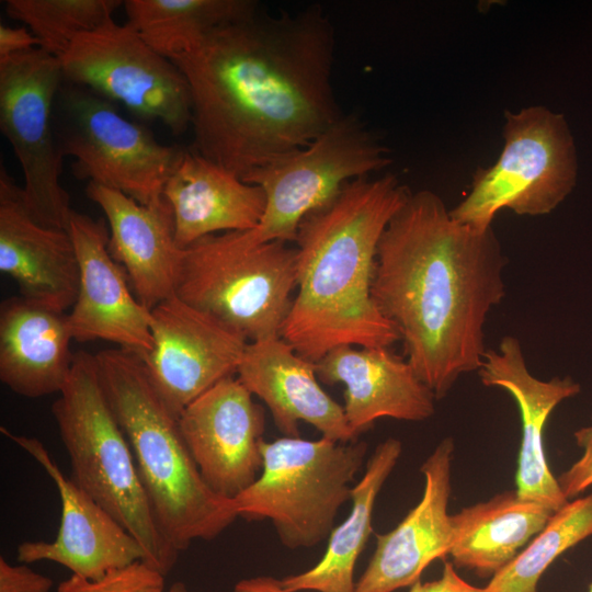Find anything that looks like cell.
<instances>
[{"instance_id": "1", "label": "cell", "mask_w": 592, "mask_h": 592, "mask_svg": "<svg viewBox=\"0 0 592 592\" xmlns=\"http://www.w3.org/2000/svg\"><path fill=\"white\" fill-rule=\"evenodd\" d=\"M334 46L333 25L314 4L259 10L171 58L190 89L191 148L242 180L307 147L343 115Z\"/></svg>"}, {"instance_id": "2", "label": "cell", "mask_w": 592, "mask_h": 592, "mask_svg": "<svg viewBox=\"0 0 592 592\" xmlns=\"http://www.w3.org/2000/svg\"><path fill=\"white\" fill-rule=\"evenodd\" d=\"M506 260L492 227L459 223L429 190L411 193L384 230L372 298L436 400L479 369L487 316L505 294Z\"/></svg>"}, {"instance_id": "3", "label": "cell", "mask_w": 592, "mask_h": 592, "mask_svg": "<svg viewBox=\"0 0 592 592\" xmlns=\"http://www.w3.org/2000/svg\"><path fill=\"white\" fill-rule=\"evenodd\" d=\"M411 192L392 174L346 183L296 238L297 288L281 338L316 363L341 345L390 348L400 337L371 294L378 242Z\"/></svg>"}, {"instance_id": "4", "label": "cell", "mask_w": 592, "mask_h": 592, "mask_svg": "<svg viewBox=\"0 0 592 592\" xmlns=\"http://www.w3.org/2000/svg\"><path fill=\"white\" fill-rule=\"evenodd\" d=\"M95 357L162 534L179 553L196 539H214L238 519L232 499L215 493L202 478L178 418L156 390L144 361L121 348Z\"/></svg>"}, {"instance_id": "5", "label": "cell", "mask_w": 592, "mask_h": 592, "mask_svg": "<svg viewBox=\"0 0 592 592\" xmlns=\"http://www.w3.org/2000/svg\"><path fill=\"white\" fill-rule=\"evenodd\" d=\"M52 413L70 458L72 482L134 536L145 551L144 562L168 574L180 553L156 522L130 445L102 387L95 354H73Z\"/></svg>"}, {"instance_id": "6", "label": "cell", "mask_w": 592, "mask_h": 592, "mask_svg": "<svg viewBox=\"0 0 592 592\" xmlns=\"http://www.w3.org/2000/svg\"><path fill=\"white\" fill-rule=\"evenodd\" d=\"M296 288V248L287 242L228 231L180 251L174 295L248 342L281 337Z\"/></svg>"}, {"instance_id": "7", "label": "cell", "mask_w": 592, "mask_h": 592, "mask_svg": "<svg viewBox=\"0 0 592 592\" xmlns=\"http://www.w3.org/2000/svg\"><path fill=\"white\" fill-rule=\"evenodd\" d=\"M260 477L232 499L238 517L270 520L283 546L309 548L330 536L351 500L367 443L282 437L263 441Z\"/></svg>"}, {"instance_id": "8", "label": "cell", "mask_w": 592, "mask_h": 592, "mask_svg": "<svg viewBox=\"0 0 592 592\" xmlns=\"http://www.w3.org/2000/svg\"><path fill=\"white\" fill-rule=\"evenodd\" d=\"M503 139L498 160L476 170L469 193L449 209L459 223L489 229L502 209L546 215L574 187L577 151L562 114L540 105L505 111Z\"/></svg>"}, {"instance_id": "9", "label": "cell", "mask_w": 592, "mask_h": 592, "mask_svg": "<svg viewBox=\"0 0 592 592\" xmlns=\"http://www.w3.org/2000/svg\"><path fill=\"white\" fill-rule=\"evenodd\" d=\"M54 129L60 155L73 159L75 177L119 191L141 205L162 200L184 151L159 143L148 129L123 117L113 102L65 81L55 102Z\"/></svg>"}, {"instance_id": "10", "label": "cell", "mask_w": 592, "mask_h": 592, "mask_svg": "<svg viewBox=\"0 0 592 592\" xmlns=\"http://www.w3.org/2000/svg\"><path fill=\"white\" fill-rule=\"evenodd\" d=\"M388 149L355 112L343 114L307 147L242 180L266 198L262 219L247 230L255 243L295 242L301 220L330 202L349 182L386 168Z\"/></svg>"}, {"instance_id": "11", "label": "cell", "mask_w": 592, "mask_h": 592, "mask_svg": "<svg viewBox=\"0 0 592 592\" xmlns=\"http://www.w3.org/2000/svg\"><path fill=\"white\" fill-rule=\"evenodd\" d=\"M62 83L60 59L39 47L0 59V129L22 168L25 204L38 224L68 230L73 209L54 129Z\"/></svg>"}, {"instance_id": "12", "label": "cell", "mask_w": 592, "mask_h": 592, "mask_svg": "<svg viewBox=\"0 0 592 592\" xmlns=\"http://www.w3.org/2000/svg\"><path fill=\"white\" fill-rule=\"evenodd\" d=\"M59 59L65 82L118 102L141 119L159 121L173 135L191 125L192 101L183 73L127 23L109 19L76 37Z\"/></svg>"}, {"instance_id": "13", "label": "cell", "mask_w": 592, "mask_h": 592, "mask_svg": "<svg viewBox=\"0 0 592 592\" xmlns=\"http://www.w3.org/2000/svg\"><path fill=\"white\" fill-rule=\"evenodd\" d=\"M150 314L153 348L139 356L156 390L179 418L193 400L237 374L249 342L175 295Z\"/></svg>"}, {"instance_id": "14", "label": "cell", "mask_w": 592, "mask_h": 592, "mask_svg": "<svg viewBox=\"0 0 592 592\" xmlns=\"http://www.w3.org/2000/svg\"><path fill=\"white\" fill-rule=\"evenodd\" d=\"M252 396L230 376L193 400L178 418L202 478L223 498H236L262 469L265 413Z\"/></svg>"}, {"instance_id": "15", "label": "cell", "mask_w": 592, "mask_h": 592, "mask_svg": "<svg viewBox=\"0 0 592 592\" xmlns=\"http://www.w3.org/2000/svg\"><path fill=\"white\" fill-rule=\"evenodd\" d=\"M68 231L79 264V288L67 312L72 339L102 340L140 356L153 348L151 314L127 286L126 274L112 258L104 219L72 210Z\"/></svg>"}, {"instance_id": "16", "label": "cell", "mask_w": 592, "mask_h": 592, "mask_svg": "<svg viewBox=\"0 0 592 592\" xmlns=\"http://www.w3.org/2000/svg\"><path fill=\"white\" fill-rule=\"evenodd\" d=\"M0 431L44 468L61 503L55 540L21 543L19 561H54L88 580H98L112 570L145 561V551L134 536L64 475L39 440L13 434L3 426Z\"/></svg>"}, {"instance_id": "17", "label": "cell", "mask_w": 592, "mask_h": 592, "mask_svg": "<svg viewBox=\"0 0 592 592\" xmlns=\"http://www.w3.org/2000/svg\"><path fill=\"white\" fill-rule=\"evenodd\" d=\"M454 443L443 439L421 466L420 502L390 532L376 535V549L355 592H394L420 580L435 559L449 555L453 520L447 512Z\"/></svg>"}, {"instance_id": "18", "label": "cell", "mask_w": 592, "mask_h": 592, "mask_svg": "<svg viewBox=\"0 0 592 592\" xmlns=\"http://www.w3.org/2000/svg\"><path fill=\"white\" fill-rule=\"evenodd\" d=\"M481 383L499 387L515 400L522 423V440L515 474V492L522 499L538 502L553 511L569 500L548 467L544 431L554 409L580 392V384L570 376L542 380L528 369L520 340L501 339L497 349H487L477 371Z\"/></svg>"}, {"instance_id": "19", "label": "cell", "mask_w": 592, "mask_h": 592, "mask_svg": "<svg viewBox=\"0 0 592 592\" xmlns=\"http://www.w3.org/2000/svg\"><path fill=\"white\" fill-rule=\"evenodd\" d=\"M0 271L19 285L20 295L67 312L77 298L79 264L68 230L38 224L23 189L1 166Z\"/></svg>"}, {"instance_id": "20", "label": "cell", "mask_w": 592, "mask_h": 592, "mask_svg": "<svg viewBox=\"0 0 592 592\" xmlns=\"http://www.w3.org/2000/svg\"><path fill=\"white\" fill-rule=\"evenodd\" d=\"M314 364L319 382L345 386L344 414L357 435L380 418L424 421L435 411L433 391L390 348L341 345Z\"/></svg>"}, {"instance_id": "21", "label": "cell", "mask_w": 592, "mask_h": 592, "mask_svg": "<svg viewBox=\"0 0 592 592\" xmlns=\"http://www.w3.org/2000/svg\"><path fill=\"white\" fill-rule=\"evenodd\" d=\"M237 378L266 405L284 436L299 437L298 424L304 421L323 437L342 443L357 440L343 406L321 388L315 364L281 337L249 342Z\"/></svg>"}, {"instance_id": "22", "label": "cell", "mask_w": 592, "mask_h": 592, "mask_svg": "<svg viewBox=\"0 0 592 592\" xmlns=\"http://www.w3.org/2000/svg\"><path fill=\"white\" fill-rule=\"evenodd\" d=\"M87 196L104 213L109 251L124 269L138 301L151 310L174 295L181 249L175 242L173 212L168 201L141 205L103 185L88 182Z\"/></svg>"}, {"instance_id": "23", "label": "cell", "mask_w": 592, "mask_h": 592, "mask_svg": "<svg viewBox=\"0 0 592 592\" xmlns=\"http://www.w3.org/2000/svg\"><path fill=\"white\" fill-rule=\"evenodd\" d=\"M162 196L172 208L180 249L209 235L257 228L266 205L259 185L244 182L191 147L184 149Z\"/></svg>"}, {"instance_id": "24", "label": "cell", "mask_w": 592, "mask_h": 592, "mask_svg": "<svg viewBox=\"0 0 592 592\" xmlns=\"http://www.w3.org/2000/svg\"><path fill=\"white\" fill-rule=\"evenodd\" d=\"M73 340L67 312L23 296L0 305V379L14 394L60 392L71 369Z\"/></svg>"}, {"instance_id": "25", "label": "cell", "mask_w": 592, "mask_h": 592, "mask_svg": "<svg viewBox=\"0 0 592 592\" xmlns=\"http://www.w3.org/2000/svg\"><path fill=\"white\" fill-rule=\"evenodd\" d=\"M555 511L505 491L452 515L453 563L494 576L546 525Z\"/></svg>"}, {"instance_id": "26", "label": "cell", "mask_w": 592, "mask_h": 592, "mask_svg": "<svg viewBox=\"0 0 592 592\" xmlns=\"http://www.w3.org/2000/svg\"><path fill=\"white\" fill-rule=\"evenodd\" d=\"M401 452L402 444L395 437L377 445L352 488L351 512L331 532L322 558L306 571L280 579L287 592H355L354 568L372 534L375 501Z\"/></svg>"}, {"instance_id": "27", "label": "cell", "mask_w": 592, "mask_h": 592, "mask_svg": "<svg viewBox=\"0 0 592 592\" xmlns=\"http://www.w3.org/2000/svg\"><path fill=\"white\" fill-rule=\"evenodd\" d=\"M123 5L127 24L169 59L192 50L213 31L260 10L253 0H126Z\"/></svg>"}, {"instance_id": "28", "label": "cell", "mask_w": 592, "mask_h": 592, "mask_svg": "<svg viewBox=\"0 0 592 592\" xmlns=\"http://www.w3.org/2000/svg\"><path fill=\"white\" fill-rule=\"evenodd\" d=\"M592 536V492L569 500L482 592H537L545 570L565 551Z\"/></svg>"}, {"instance_id": "29", "label": "cell", "mask_w": 592, "mask_h": 592, "mask_svg": "<svg viewBox=\"0 0 592 592\" xmlns=\"http://www.w3.org/2000/svg\"><path fill=\"white\" fill-rule=\"evenodd\" d=\"M121 0H5L7 14L23 22L38 39L39 48L60 58L76 37L109 19Z\"/></svg>"}, {"instance_id": "30", "label": "cell", "mask_w": 592, "mask_h": 592, "mask_svg": "<svg viewBox=\"0 0 592 592\" xmlns=\"http://www.w3.org/2000/svg\"><path fill=\"white\" fill-rule=\"evenodd\" d=\"M164 576L144 561L107 572L98 580L72 574L58 592H155L163 590Z\"/></svg>"}, {"instance_id": "31", "label": "cell", "mask_w": 592, "mask_h": 592, "mask_svg": "<svg viewBox=\"0 0 592 592\" xmlns=\"http://www.w3.org/2000/svg\"><path fill=\"white\" fill-rule=\"evenodd\" d=\"M573 436L582 449V455L557 478L568 500L574 499L592 487V423L578 429Z\"/></svg>"}, {"instance_id": "32", "label": "cell", "mask_w": 592, "mask_h": 592, "mask_svg": "<svg viewBox=\"0 0 592 592\" xmlns=\"http://www.w3.org/2000/svg\"><path fill=\"white\" fill-rule=\"evenodd\" d=\"M53 580L29 567L12 566L0 558V592H50Z\"/></svg>"}, {"instance_id": "33", "label": "cell", "mask_w": 592, "mask_h": 592, "mask_svg": "<svg viewBox=\"0 0 592 592\" xmlns=\"http://www.w3.org/2000/svg\"><path fill=\"white\" fill-rule=\"evenodd\" d=\"M409 592H482V588L465 581L455 570L454 563L444 560L441 578L430 582L419 580L410 587Z\"/></svg>"}, {"instance_id": "34", "label": "cell", "mask_w": 592, "mask_h": 592, "mask_svg": "<svg viewBox=\"0 0 592 592\" xmlns=\"http://www.w3.org/2000/svg\"><path fill=\"white\" fill-rule=\"evenodd\" d=\"M39 47L38 39L26 27L0 24V59Z\"/></svg>"}, {"instance_id": "35", "label": "cell", "mask_w": 592, "mask_h": 592, "mask_svg": "<svg viewBox=\"0 0 592 592\" xmlns=\"http://www.w3.org/2000/svg\"><path fill=\"white\" fill-rule=\"evenodd\" d=\"M234 592H287L280 579L271 576H259L241 579L234 588Z\"/></svg>"}, {"instance_id": "36", "label": "cell", "mask_w": 592, "mask_h": 592, "mask_svg": "<svg viewBox=\"0 0 592 592\" xmlns=\"http://www.w3.org/2000/svg\"><path fill=\"white\" fill-rule=\"evenodd\" d=\"M155 592H164L163 590L155 591ZM167 592H187L186 587L183 582H175L171 585V588Z\"/></svg>"}, {"instance_id": "37", "label": "cell", "mask_w": 592, "mask_h": 592, "mask_svg": "<svg viewBox=\"0 0 592 592\" xmlns=\"http://www.w3.org/2000/svg\"><path fill=\"white\" fill-rule=\"evenodd\" d=\"M588 592H592V583L590 584Z\"/></svg>"}]
</instances>
